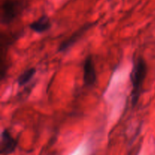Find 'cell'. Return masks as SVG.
I'll return each instance as SVG.
<instances>
[{
    "instance_id": "7a4b0ae2",
    "label": "cell",
    "mask_w": 155,
    "mask_h": 155,
    "mask_svg": "<svg viewBox=\"0 0 155 155\" xmlns=\"http://www.w3.org/2000/svg\"><path fill=\"white\" fill-rule=\"evenodd\" d=\"M21 12V5L17 0H4L1 5V22L3 24L12 23Z\"/></svg>"
},
{
    "instance_id": "6da1fadb",
    "label": "cell",
    "mask_w": 155,
    "mask_h": 155,
    "mask_svg": "<svg viewBox=\"0 0 155 155\" xmlns=\"http://www.w3.org/2000/svg\"><path fill=\"white\" fill-rule=\"evenodd\" d=\"M147 71H148V68L145 61L144 60L143 58L138 57L135 60L131 76H130L132 86H133L131 102L133 106L136 105L139 101L144 81L147 75Z\"/></svg>"
},
{
    "instance_id": "8992f818",
    "label": "cell",
    "mask_w": 155,
    "mask_h": 155,
    "mask_svg": "<svg viewBox=\"0 0 155 155\" xmlns=\"http://www.w3.org/2000/svg\"><path fill=\"white\" fill-rule=\"evenodd\" d=\"M51 27V23L50 18L46 15H42L39 19L33 21L30 24V28L33 31L38 33H45L48 31Z\"/></svg>"
},
{
    "instance_id": "3957f363",
    "label": "cell",
    "mask_w": 155,
    "mask_h": 155,
    "mask_svg": "<svg viewBox=\"0 0 155 155\" xmlns=\"http://www.w3.org/2000/svg\"><path fill=\"white\" fill-rule=\"evenodd\" d=\"M97 80L95 64L92 55H89L85 59L83 64V81L86 86H92Z\"/></svg>"
},
{
    "instance_id": "277c9868",
    "label": "cell",
    "mask_w": 155,
    "mask_h": 155,
    "mask_svg": "<svg viewBox=\"0 0 155 155\" xmlns=\"http://www.w3.org/2000/svg\"><path fill=\"white\" fill-rule=\"evenodd\" d=\"M18 146V141L12 136L10 132L5 129L1 136V148L0 151L2 155L12 154Z\"/></svg>"
},
{
    "instance_id": "52a82bcc",
    "label": "cell",
    "mask_w": 155,
    "mask_h": 155,
    "mask_svg": "<svg viewBox=\"0 0 155 155\" xmlns=\"http://www.w3.org/2000/svg\"><path fill=\"white\" fill-rule=\"evenodd\" d=\"M36 73V71L34 68H30V69L24 71V72L22 74H21L18 78V84H19V86H24V85L27 84V83H29V82L32 80V78L34 77Z\"/></svg>"
},
{
    "instance_id": "5b68a950",
    "label": "cell",
    "mask_w": 155,
    "mask_h": 155,
    "mask_svg": "<svg viewBox=\"0 0 155 155\" xmlns=\"http://www.w3.org/2000/svg\"><path fill=\"white\" fill-rule=\"evenodd\" d=\"M91 26H92V24H86V25L83 26V27H81L80 30H77V32H75V33H74L71 37L67 39L66 40L63 41L58 48L59 51L64 52V51H68L69 48H71V47H72L73 45L77 42V40H78V39H80L83 34H84L85 32H86V30H89V27H90Z\"/></svg>"
}]
</instances>
